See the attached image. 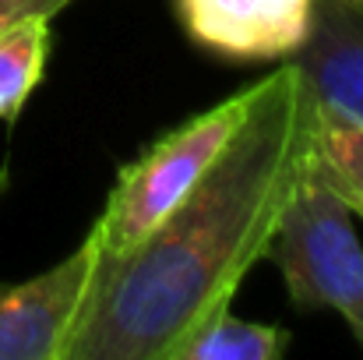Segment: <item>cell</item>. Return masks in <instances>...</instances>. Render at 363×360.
Wrapping results in <instances>:
<instances>
[{
  "mask_svg": "<svg viewBox=\"0 0 363 360\" xmlns=\"http://www.w3.org/2000/svg\"><path fill=\"white\" fill-rule=\"evenodd\" d=\"M314 92L289 60L257 82L240 131L173 212L127 254L99 261L67 360H169L264 261L311 156Z\"/></svg>",
  "mask_w": 363,
  "mask_h": 360,
  "instance_id": "1",
  "label": "cell"
},
{
  "mask_svg": "<svg viewBox=\"0 0 363 360\" xmlns=\"http://www.w3.org/2000/svg\"><path fill=\"white\" fill-rule=\"evenodd\" d=\"M257 96V82L233 92L230 99L201 110L198 117L184 120L169 134H162L145 156L123 166L96 230L103 240L99 261H113L127 254L134 244L148 237L173 205L208 173V166L223 156V148L240 131Z\"/></svg>",
  "mask_w": 363,
  "mask_h": 360,
  "instance_id": "2",
  "label": "cell"
},
{
  "mask_svg": "<svg viewBox=\"0 0 363 360\" xmlns=\"http://www.w3.org/2000/svg\"><path fill=\"white\" fill-rule=\"evenodd\" d=\"M264 258L282 272L296 307L342 315L363 347V244L353 230V212L311 173V163Z\"/></svg>",
  "mask_w": 363,
  "mask_h": 360,
  "instance_id": "3",
  "label": "cell"
},
{
  "mask_svg": "<svg viewBox=\"0 0 363 360\" xmlns=\"http://www.w3.org/2000/svg\"><path fill=\"white\" fill-rule=\"evenodd\" d=\"M103 240L92 223L82 247L53 268L0 283V360H67V347L99 276Z\"/></svg>",
  "mask_w": 363,
  "mask_h": 360,
  "instance_id": "4",
  "label": "cell"
},
{
  "mask_svg": "<svg viewBox=\"0 0 363 360\" xmlns=\"http://www.w3.org/2000/svg\"><path fill=\"white\" fill-rule=\"evenodd\" d=\"M184 36L223 60H293L314 18V0H173Z\"/></svg>",
  "mask_w": 363,
  "mask_h": 360,
  "instance_id": "5",
  "label": "cell"
},
{
  "mask_svg": "<svg viewBox=\"0 0 363 360\" xmlns=\"http://www.w3.org/2000/svg\"><path fill=\"white\" fill-rule=\"evenodd\" d=\"M293 64L318 103L363 124V0H314L311 36Z\"/></svg>",
  "mask_w": 363,
  "mask_h": 360,
  "instance_id": "6",
  "label": "cell"
},
{
  "mask_svg": "<svg viewBox=\"0 0 363 360\" xmlns=\"http://www.w3.org/2000/svg\"><path fill=\"white\" fill-rule=\"evenodd\" d=\"M311 173L342 198L350 212L363 219V124L335 114L314 99L311 120Z\"/></svg>",
  "mask_w": 363,
  "mask_h": 360,
  "instance_id": "7",
  "label": "cell"
},
{
  "mask_svg": "<svg viewBox=\"0 0 363 360\" xmlns=\"http://www.w3.org/2000/svg\"><path fill=\"white\" fill-rule=\"evenodd\" d=\"M293 343L286 325L237 318L230 307L205 318L169 360H282Z\"/></svg>",
  "mask_w": 363,
  "mask_h": 360,
  "instance_id": "8",
  "label": "cell"
},
{
  "mask_svg": "<svg viewBox=\"0 0 363 360\" xmlns=\"http://www.w3.org/2000/svg\"><path fill=\"white\" fill-rule=\"evenodd\" d=\"M50 43L53 32L46 18H28L0 32V120L18 117L43 82Z\"/></svg>",
  "mask_w": 363,
  "mask_h": 360,
  "instance_id": "9",
  "label": "cell"
},
{
  "mask_svg": "<svg viewBox=\"0 0 363 360\" xmlns=\"http://www.w3.org/2000/svg\"><path fill=\"white\" fill-rule=\"evenodd\" d=\"M71 4L74 0H0V32L11 28V25H18V21H28V18L53 21Z\"/></svg>",
  "mask_w": 363,
  "mask_h": 360,
  "instance_id": "10",
  "label": "cell"
}]
</instances>
